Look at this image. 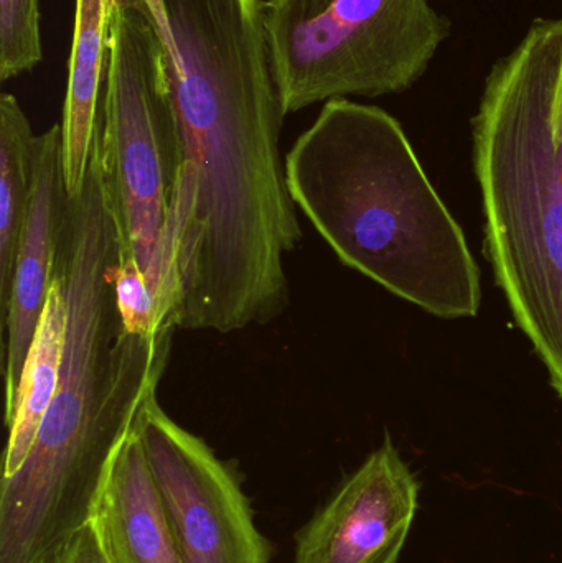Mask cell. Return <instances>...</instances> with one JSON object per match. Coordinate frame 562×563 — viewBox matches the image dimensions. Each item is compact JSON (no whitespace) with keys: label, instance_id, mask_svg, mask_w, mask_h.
I'll return each instance as SVG.
<instances>
[{"label":"cell","instance_id":"30bf717a","mask_svg":"<svg viewBox=\"0 0 562 563\" xmlns=\"http://www.w3.org/2000/svg\"><path fill=\"white\" fill-rule=\"evenodd\" d=\"M114 0H75L68 86L63 108V174L68 195L85 184L108 68Z\"/></svg>","mask_w":562,"mask_h":563},{"label":"cell","instance_id":"2e32d148","mask_svg":"<svg viewBox=\"0 0 562 563\" xmlns=\"http://www.w3.org/2000/svg\"><path fill=\"white\" fill-rule=\"evenodd\" d=\"M59 554V552H58ZM58 554L53 555V558L45 559V561L36 562V563H58Z\"/></svg>","mask_w":562,"mask_h":563},{"label":"cell","instance_id":"4fadbf2b","mask_svg":"<svg viewBox=\"0 0 562 563\" xmlns=\"http://www.w3.org/2000/svg\"><path fill=\"white\" fill-rule=\"evenodd\" d=\"M40 0H0V79L9 81L43 59Z\"/></svg>","mask_w":562,"mask_h":563},{"label":"cell","instance_id":"ba28073f","mask_svg":"<svg viewBox=\"0 0 562 563\" xmlns=\"http://www.w3.org/2000/svg\"><path fill=\"white\" fill-rule=\"evenodd\" d=\"M66 200L63 131L62 124H55L36 135L32 201L16 250L9 313L3 328L5 416L15 404L30 346L55 282Z\"/></svg>","mask_w":562,"mask_h":563},{"label":"cell","instance_id":"7c38bea8","mask_svg":"<svg viewBox=\"0 0 562 563\" xmlns=\"http://www.w3.org/2000/svg\"><path fill=\"white\" fill-rule=\"evenodd\" d=\"M36 135L16 96L0 95V324L5 328L13 269L30 210Z\"/></svg>","mask_w":562,"mask_h":563},{"label":"cell","instance_id":"5b68a950","mask_svg":"<svg viewBox=\"0 0 562 563\" xmlns=\"http://www.w3.org/2000/svg\"><path fill=\"white\" fill-rule=\"evenodd\" d=\"M98 115L124 257L145 273L181 164L167 55L147 0L112 2Z\"/></svg>","mask_w":562,"mask_h":563},{"label":"cell","instance_id":"3957f363","mask_svg":"<svg viewBox=\"0 0 562 563\" xmlns=\"http://www.w3.org/2000/svg\"><path fill=\"white\" fill-rule=\"evenodd\" d=\"M474 162L495 276L562 399V19L495 63Z\"/></svg>","mask_w":562,"mask_h":563},{"label":"cell","instance_id":"5bb4252c","mask_svg":"<svg viewBox=\"0 0 562 563\" xmlns=\"http://www.w3.org/2000/svg\"><path fill=\"white\" fill-rule=\"evenodd\" d=\"M115 303L125 330L131 333H155L165 323L148 290L144 273L132 260H122L114 280Z\"/></svg>","mask_w":562,"mask_h":563},{"label":"cell","instance_id":"8fae6325","mask_svg":"<svg viewBox=\"0 0 562 563\" xmlns=\"http://www.w3.org/2000/svg\"><path fill=\"white\" fill-rule=\"evenodd\" d=\"M65 336V295L55 279L30 346L15 404L12 412L5 416L10 435L3 455L2 478L19 472L35 442L43 417L58 387Z\"/></svg>","mask_w":562,"mask_h":563},{"label":"cell","instance_id":"6da1fadb","mask_svg":"<svg viewBox=\"0 0 562 563\" xmlns=\"http://www.w3.org/2000/svg\"><path fill=\"white\" fill-rule=\"evenodd\" d=\"M99 124L85 184L68 195L59 231V383L25 462L0 485V563L53 558L91 522L115 455L170 357L174 323L131 333L119 314L114 280L124 243Z\"/></svg>","mask_w":562,"mask_h":563},{"label":"cell","instance_id":"52a82bcc","mask_svg":"<svg viewBox=\"0 0 562 563\" xmlns=\"http://www.w3.org/2000/svg\"><path fill=\"white\" fill-rule=\"evenodd\" d=\"M418 495L416 476L386 439L297 532L294 563H398Z\"/></svg>","mask_w":562,"mask_h":563},{"label":"cell","instance_id":"8992f818","mask_svg":"<svg viewBox=\"0 0 562 563\" xmlns=\"http://www.w3.org/2000/svg\"><path fill=\"white\" fill-rule=\"evenodd\" d=\"M134 427L181 563H269V542L257 529L236 473L165 413L157 393L147 397Z\"/></svg>","mask_w":562,"mask_h":563},{"label":"cell","instance_id":"9c48e42d","mask_svg":"<svg viewBox=\"0 0 562 563\" xmlns=\"http://www.w3.org/2000/svg\"><path fill=\"white\" fill-rule=\"evenodd\" d=\"M91 526L108 563H181L135 427L109 470Z\"/></svg>","mask_w":562,"mask_h":563},{"label":"cell","instance_id":"277c9868","mask_svg":"<svg viewBox=\"0 0 562 563\" xmlns=\"http://www.w3.org/2000/svg\"><path fill=\"white\" fill-rule=\"evenodd\" d=\"M284 114L422 78L451 23L429 0H261Z\"/></svg>","mask_w":562,"mask_h":563},{"label":"cell","instance_id":"9a60e30c","mask_svg":"<svg viewBox=\"0 0 562 563\" xmlns=\"http://www.w3.org/2000/svg\"><path fill=\"white\" fill-rule=\"evenodd\" d=\"M58 563H108L91 522L79 529L63 545L58 554Z\"/></svg>","mask_w":562,"mask_h":563},{"label":"cell","instance_id":"7a4b0ae2","mask_svg":"<svg viewBox=\"0 0 562 563\" xmlns=\"http://www.w3.org/2000/svg\"><path fill=\"white\" fill-rule=\"evenodd\" d=\"M284 158L294 203L343 264L429 313L477 314V264L393 115L332 99Z\"/></svg>","mask_w":562,"mask_h":563}]
</instances>
